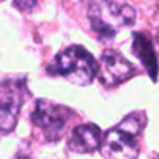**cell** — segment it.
<instances>
[{
    "mask_svg": "<svg viewBox=\"0 0 159 159\" xmlns=\"http://www.w3.org/2000/svg\"><path fill=\"white\" fill-rule=\"evenodd\" d=\"M133 53L140 59L145 70L150 73L151 80H157V55L153 48L151 39L145 33H134L133 38Z\"/></svg>",
    "mask_w": 159,
    "mask_h": 159,
    "instance_id": "cell-8",
    "label": "cell"
},
{
    "mask_svg": "<svg viewBox=\"0 0 159 159\" xmlns=\"http://www.w3.org/2000/svg\"><path fill=\"white\" fill-rule=\"evenodd\" d=\"M156 159H159V156H156Z\"/></svg>",
    "mask_w": 159,
    "mask_h": 159,
    "instance_id": "cell-12",
    "label": "cell"
},
{
    "mask_svg": "<svg viewBox=\"0 0 159 159\" xmlns=\"http://www.w3.org/2000/svg\"><path fill=\"white\" fill-rule=\"evenodd\" d=\"M72 116V111L66 106L47 102L44 98H39L36 102L34 111L31 112V122L42 129L47 140H58Z\"/></svg>",
    "mask_w": 159,
    "mask_h": 159,
    "instance_id": "cell-3",
    "label": "cell"
},
{
    "mask_svg": "<svg viewBox=\"0 0 159 159\" xmlns=\"http://www.w3.org/2000/svg\"><path fill=\"white\" fill-rule=\"evenodd\" d=\"M100 143L102 129L94 123L75 126L69 139V148L75 153H92L100 148Z\"/></svg>",
    "mask_w": 159,
    "mask_h": 159,
    "instance_id": "cell-7",
    "label": "cell"
},
{
    "mask_svg": "<svg viewBox=\"0 0 159 159\" xmlns=\"http://www.w3.org/2000/svg\"><path fill=\"white\" fill-rule=\"evenodd\" d=\"M120 128H123L125 131L134 134V136H139L145 126V116L142 112H134V114H129L126 116L120 123H119Z\"/></svg>",
    "mask_w": 159,
    "mask_h": 159,
    "instance_id": "cell-9",
    "label": "cell"
},
{
    "mask_svg": "<svg viewBox=\"0 0 159 159\" xmlns=\"http://www.w3.org/2000/svg\"><path fill=\"white\" fill-rule=\"evenodd\" d=\"M36 5V0H14V7L20 11H30Z\"/></svg>",
    "mask_w": 159,
    "mask_h": 159,
    "instance_id": "cell-10",
    "label": "cell"
},
{
    "mask_svg": "<svg viewBox=\"0 0 159 159\" xmlns=\"http://www.w3.org/2000/svg\"><path fill=\"white\" fill-rule=\"evenodd\" d=\"M98 64L95 58L81 45H72L59 52L48 67L52 73L61 75L69 83L76 86H88L97 76Z\"/></svg>",
    "mask_w": 159,
    "mask_h": 159,
    "instance_id": "cell-1",
    "label": "cell"
},
{
    "mask_svg": "<svg viewBox=\"0 0 159 159\" xmlns=\"http://www.w3.org/2000/svg\"><path fill=\"white\" fill-rule=\"evenodd\" d=\"M89 20L92 30L106 39L116 36L120 27H129L136 20V11L133 7L122 3L120 0H102L91 8Z\"/></svg>",
    "mask_w": 159,
    "mask_h": 159,
    "instance_id": "cell-2",
    "label": "cell"
},
{
    "mask_svg": "<svg viewBox=\"0 0 159 159\" xmlns=\"http://www.w3.org/2000/svg\"><path fill=\"white\" fill-rule=\"evenodd\" d=\"M156 39H157V42H159V30H157V33H156Z\"/></svg>",
    "mask_w": 159,
    "mask_h": 159,
    "instance_id": "cell-11",
    "label": "cell"
},
{
    "mask_svg": "<svg viewBox=\"0 0 159 159\" xmlns=\"http://www.w3.org/2000/svg\"><path fill=\"white\" fill-rule=\"evenodd\" d=\"M134 134L125 131L119 125L109 129L102 139L100 150L106 159H137L139 145Z\"/></svg>",
    "mask_w": 159,
    "mask_h": 159,
    "instance_id": "cell-6",
    "label": "cell"
},
{
    "mask_svg": "<svg viewBox=\"0 0 159 159\" xmlns=\"http://www.w3.org/2000/svg\"><path fill=\"white\" fill-rule=\"evenodd\" d=\"M25 80H7L0 83V131L10 133L16 128L20 108L25 102Z\"/></svg>",
    "mask_w": 159,
    "mask_h": 159,
    "instance_id": "cell-4",
    "label": "cell"
},
{
    "mask_svg": "<svg viewBox=\"0 0 159 159\" xmlns=\"http://www.w3.org/2000/svg\"><path fill=\"white\" fill-rule=\"evenodd\" d=\"M136 73H137L136 67L114 50H106L98 61L97 75L103 86L108 88L117 86L120 83L128 81Z\"/></svg>",
    "mask_w": 159,
    "mask_h": 159,
    "instance_id": "cell-5",
    "label": "cell"
}]
</instances>
